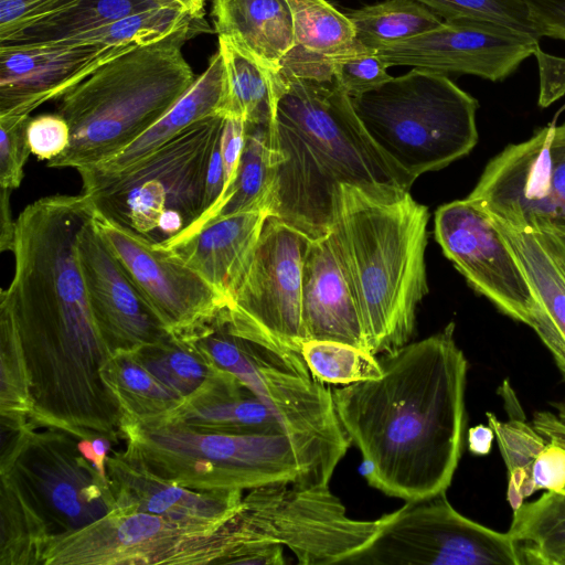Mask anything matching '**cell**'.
Returning a JSON list of instances; mask_svg holds the SVG:
<instances>
[{
    "label": "cell",
    "instance_id": "1",
    "mask_svg": "<svg viewBox=\"0 0 565 565\" xmlns=\"http://www.w3.org/2000/svg\"><path fill=\"white\" fill-rule=\"evenodd\" d=\"M379 379L332 390L370 486L405 501L447 491L462 456L468 361L455 323L379 359Z\"/></svg>",
    "mask_w": 565,
    "mask_h": 565
},
{
    "label": "cell",
    "instance_id": "2",
    "mask_svg": "<svg viewBox=\"0 0 565 565\" xmlns=\"http://www.w3.org/2000/svg\"><path fill=\"white\" fill-rule=\"evenodd\" d=\"M270 215L310 239L329 233L342 183L409 190L414 177L372 141L334 78L270 72Z\"/></svg>",
    "mask_w": 565,
    "mask_h": 565
},
{
    "label": "cell",
    "instance_id": "3",
    "mask_svg": "<svg viewBox=\"0 0 565 565\" xmlns=\"http://www.w3.org/2000/svg\"><path fill=\"white\" fill-rule=\"evenodd\" d=\"M428 209L398 186L342 183L335 190L328 234L374 355L413 337L416 307L428 292Z\"/></svg>",
    "mask_w": 565,
    "mask_h": 565
},
{
    "label": "cell",
    "instance_id": "4",
    "mask_svg": "<svg viewBox=\"0 0 565 565\" xmlns=\"http://www.w3.org/2000/svg\"><path fill=\"white\" fill-rule=\"evenodd\" d=\"M210 32L205 19L104 63L58 98L70 142L50 168H87L113 158L158 121L196 79L183 45Z\"/></svg>",
    "mask_w": 565,
    "mask_h": 565
},
{
    "label": "cell",
    "instance_id": "5",
    "mask_svg": "<svg viewBox=\"0 0 565 565\" xmlns=\"http://www.w3.org/2000/svg\"><path fill=\"white\" fill-rule=\"evenodd\" d=\"M126 450L153 475L195 490L329 484L345 450L300 434H228L125 418Z\"/></svg>",
    "mask_w": 565,
    "mask_h": 565
},
{
    "label": "cell",
    "instance_id": "6",
    "mask_svg": "<svg viewBox=\"0 0 565 565\" xmlns=\"http://www.w3.org/2000/svg\"><path fill=\"white\" fill-rule=\"evenodd\" d=\"M225 117L202 119L117 173L78 169L96 214L152 245H166L205 212L210 158Z\"/></svg>",
    "mask_w": 565,
    "mask_h": 565
},
{
    "label": "cell",
    "instance_id": "7",
    "mask_svg": "<svg viewBox=\"0 0 565 565\" xmlns=\"http://www.w3.org/2000/svg\"><path fill=\"white\" fill-rule=\"evenodd\" d=\"M350 99L376 147L415 179L468 154L478 142V100L447 75L413 67Z\"/></svg>",
    "mask_w": 565,
    "mask_h": 565
},
{
    "label": "cell",
    "instance_id": "8",
    "mask_svg": "<svg viewBox=\"0 0 565 565\" xmlns=\"http://www.w3.org/2000/svg\"><path fill=\"white\" fill-rule=\"evenodd\" d=\"M233 518L212 529L111 511L83 529L50 537L40 564H234L245 545Z\"/></svg>",
    "mask_w": 565,
    "mask_h": 565
},
{
    "label": "cell",
    "instance_id": "9",
    "mask_svg": "<svg viewBox=\"0 0 565 565\" xmlns=\"http://www.w3.org/2000/svg\"><path fill=\"white\" fill-rule=\"evenodd\" d=\"M234 520L246 546L281 545L301 565H350L382 524L348 516L329 484L300 483L250 490Z\"/></svg>",
    "mask_w": 565,
    "mask_h": 565
},
{
    "label": "cell",
    "instance_id": "10",
    "mask_svg": "<svg viewBox=\"0 0 565 565\" xmlns=\"http://www.w3.org/2000/svg\"><path fill=\"white\" fill-rule=\"evenodd\" d=\"M185 341L210 364L233 374L281 420L289 434L316 437L348 450L332 390L312 377L305 361L289 360L230 331L215 316Z\"/></svg>",
    "mask_w": 565,
    "mask_h": 565
},
{
    "label": "cell",
    "instance_id": "11",
    "mask_svg": "<svg viewBox=\"0 0 565 565\" xmlns=\"http://www.w3.org/2000/svg\"><path fill=\"white\" fill-rule=\"evenodd\" d=\"M77 440L55 428H28L11 431L1 451V473L32 505L50 537L83 529L116 507L109 479L81 454Z\"/></svg>",
    "mask_w": 565,
    "mask_h": 565
},
{
    "label": "cell",
    "instance_id": "12",
    "mask_svg": "<svg viewBox=\"0 0 565 565\" xmlns=\"http://www.w3.org/2000/svg\"><path fill=\"white\" fill-rule=\"evenodd\" d=\"M308 242L269 215L221 310L231 332L294 361H303L301 267Z\"/></svg>",
    "mask_w": 565,
    "mask_h": 565
},
{
    "label": "cell",
    "instance_id": "13",
    "mask_svg": "<svg viewBox=\"0 0 565 565\" xmlns=\"http://www.w3.org/2000/svg\"><path fill=\"white\" fill-rule=\"evenodd\" d=\"M350 565H524L510 534L459 513L446 491L384 514Z\"/></svg>",
    "mask_w": 565,
    "mask_h": 565
},
{
    "label": "cell",
    "instance_id": "14",
    "mask_svg": "<svg viewBox=\"0 0 565 565\" xmlns=\"http://www.w3.org/2000/svg\"><path fill=\"white\" fill-rule=\"evenodd\" d=\"M489 216L565 227V122L507 146L467 196Z\"/></svg>",
    "mask_w": 565,
    "mask_h": 565
},
{
    "label": "cell",
    "instance_id": "15",
    "mask_svg": "<svg viewBox=\"0 0 565 565\" xmlns=\"http://www.w3.org/2000/svg\"><path fill=\"white\" fill-rule=\"evenodd\" d=\"M435 238L469 286L502 315L531 326L535 302L526 277L489 216L467 198L441 205Z\"/></svg>",
    "mask_w": 565,
    "mask_h": 565
},
{
    "label": "cell",
    "instance_id": "16",
    "mask_svg": "<svg viewBox=\"0 0 565 565\" xmlns=\"http://www.w3.org/2000/svg\"><path fill=\"white\" fill-rule=\"evenodd\" d=\"M97 230L170 334L181 335L226 308L227 300L175 252L94 214Z\"/></svg>",
    "mask_w": 565,
    "mask_h": 565
},
{
    "label": "cell",
    "instance_id": "17",
    "mask_svg": "<svg viewBox=\"0 0 565 565\" xmlns=\"http://www.w3.org/2000/svg\"><path fill=\"white\" fill-rule=\"evenodd\" d=\"M540 39L489 21L458 19L376 51L387 67L412 66L444 75L502 82L539 46Z\"/></svg>",
    "mask_w": 565,
    "mask_h": 565
},
{
    "label": "cell",
    "instance_id": "18",
    "mask_svg": "<svg viewBox=\"0 0 565 565\" xmlns=\"http://www.w3.org/2000/svg\"><path fill=\"white\" fill-rule=\"evenodd\" d=\"M131 47L70 40L0 43V117L30 116Z\"/></svg>",
    "mask_w": 565,
    "mask_h": 565
},
{
    "label": "cell",
    "instance_id": "19",
    "mask_svg": "<svg viewBox=\"0 0 565 565\" xmlns=\"http://www.w3.org/2000/svg\"><path fill=\"white\" fill-rule=\"evenodd\" d=\"M77 256L96 326L113 355L135 353L170 334L105 243L94 215L78 235Z\"/></svg>",
    "mask_w": 565,
    "mask_h": 565
},
{
    "label": "cell",
    "instance_id": "20",
    "mask_svg": "<svg viewBox=\"0 0 565 565\" xmlns=\"http://www.w3.org/2000/svg\"><path fill=\"white\" fill-rule=\"evenodd\" d=\"M489 218L526 277L535 302L530 328L550 351L565 382V227L536 220Z\"/></svg>",
    "mask_w": 565,
    "mask_h": 565
},
{
    "label": "cell",
    "instance_id": "21",
    "mask_svg": "<svg viewBox=\"0 0 565 565\" xmlns=\"http://www.w3.org/2000/svg\"><path fill=\"white\" fill-rule=\"evenodd\" d=\"M117 512H145L191 525L218 529L239 511L243 490H195L150 472L126 449L106 461Z\"/></svg>",
    "mask_w": 565,
    "mask_h": 565
},
{
    "label": "cell",
    "instance_id": "22",
    "mask_svg": "<svg viewBox=\"0 0 565 565\" xmlns=\"http://www.w3.org/2000/svg\"><path fill=\"white\" fill-rule=\"evenodd\" d=\"M301 318L306 341H337L369 351L354 295L329 234L309 238L305 250Z\"/></svg>",
    "mask_w": 565,
    "mask_h": 565
},
{
    "label": "cell",
    "instance_id": "23",
    "mask_svg": "<svg viewBox=\"0 0 565 565\" xmlns=\"http://www.w3.org/2000/svg\"><path fill=\"white\" fill-rule=\"evenodd\" d=\"M269 215L267 209H257L225 216L162 246L175 252L222 294L228 305Z\"/></svg>",
    "mask_w": 565,
    "mask_h": 565
},
{
    "label": "cell",
    "instance_id": "24",
    "mask_svg": "<svg viewBox=\"0 0 565 565\" xmlns=\"http://www.w3.org/2000/svg\"><path fill=\"white\" fill-rule=\"evenodd\" d=\"M158 418L207 431L287 433L279 417L263 401L233 374L216 366L195 394Z\"/></svg>",
    "mask_w": 565,
    "mask_h": 565
},
{
    "label": "cell",
    "instance_id": "25",
    "mask_svg": "<svg viewBox=\"0 0 565 565\" xmlns=\"http://www.w3.org/2000/svg\"><path fill=\"white\" fill-rule=\"evenodd\" d=\"M214 31L269 72L278 73L295 46L287 0H212Z\"/></svg>",
    "mask_w": 565,
    "mask_h": 565
},
{
    "label": "cell",
    "instance_id": "26",
    "mask_svg": "<svg viewBox=\"0 0 565 565\" xmlns=\"http://www.w3.org/2000/svg\"><path fill=\"white\" fill-rule=\"evenodd\" d=\"M294 19L295 46L278 73L329 79L331 62L361 46L352 23L326 0H287Z\"/></svg>",
    "mask_w": 565,
    "mask_h": 565
},
{
    "label": "cell",
    "instance_id": "27",
    "mask_svg": "<svg viewBox=\"0 0 565 565\" xmlns=\"http://www.w3.org/2000/svg\"><path fill=\"white\" fill-rule=\"evenodd\" d=\"M223 93L224 64L221 52L217 50L210 58L205 71L158 121L119 153L87 169L106 174L127 169L193 124L218 115Z\"/></svg>",
    "mask_w": 565,
    "mask_h": 565
},
{
    "label": "cell",
    "instance_id": "28",
    "mask_svg": "<svg viewBox=\"0 0 565 565\" xmlns=\"http://www.w3.org/2000/svg\"><path fill=\"white\" fill-rule=\"evenodd\" d=\"M271 183L268 126L246 124L244 148L233 181L213 209L172 241L189 236L225 216L257 209L268 210Z\"/></svg>",
    "mask_w": 565,
    "mask_h": 565
},
{
    "label": "cell",
    "instance_id": "29",
    "mask_svg": "<svg viewBox=\"0 0 565 565\" xmlns=\"http://www.w3.org/2000/svg\"><path fill=\"white\" fill-rule=\"evenodd\" d=\"M508 533L524 565H565V494L546 490L513 509Z\"/></svg>",
    "mask_w": 565,
    "mask_h": 565
},
{
    "label": "cell",
    "instance_id": "30",
    "mask_svg": "<svg viewBox=\"0 0 565 565\" xmlns=\"http://www.w3.org/2000/svg\"><path fill=\"white\" fill-rule=\"evenodd\" d=\"M218 51L224 64L218 115L269 126L274 111L270 72L224 40H218Z\"/></svg>",
    "mask_w": 565,
    "mask_h": 565
},
{
    "label": "cell",
    "instance_id": "31",
    "mask_svg": "<svg viewBox=\"0 0 565 565\" xmlns=\"http://www.w3.org/2000/svg\"><path fill=\"white\" fill-rule=\"evenodd\" d=\"M355 41L377 51L438 28L443 19L414 0H385L345 13Z\"/></svg>",
    "mask_w": 565,
    "mask_h": 565
},
{
    "label": "cell",
    "instance_id": "32",
    "mask_svg": "<svg viewBox=\"0 0 565 565\" xmlns=\"http://www.w3.org/2000/svg\"><path fill=\"white\" fill-rule=\"evenodd\" d=\"M163 8L157 0H79L39 20L2 43H38L73 39L138 12Z\"/></svg>",
    "mask_w": 565,
    "mask_h": 565
},
{
    "label": "cell",
    "instance_id": "33",
    "mask_svg": "<svg viewBox=\"0 0 565 565\" xmlns=\"http://www.w3.org/2000/svg\"><path fill=\"white\" fill-rule=\"evenodd\" d=\"M104 377L121 407L124 419H154L184 401L154 377L132 353L113 355Z\"/></svg>",
    "mask_w": 565,
    "mask_h": 565
},
{
    "label": "cell",
    "instance_id": "34",
    "mask_svg": "<svg viewBox=\"0 0 565 565\" xmlns=\"http://www.w3.org/2000/svg\"><path fill=\"white\" fill-rule=\"evenodd\" d=\"M50 534L11 478L1 473L0 564H40Z\"/></svg>",
    "mask_w": 565,
    "mask_h": 565
},
{
    "label": "cell",
    "instance_id": "35",
    "mask_svg": "<svg viewBox=\"0 0 565 565\" xmlns=\"http://www.w3.org/2000/svg\"><path fill=\"white\" fill-rule=\"evenodd\" d=\"M132 354L154 377L183 399L195 394L215 369L188 342L173 334Z\"/></svg>",
    "mask_w": 565,
    "mask_h": 565
},
{
    "label": "cell",
    "instance_id": "36",
    "mask_svg": "<svg viewBox=\"0 0 565 565\" xmlns=\"http://www.w3.org/2000/svg\"><path fill=\"white\" fill-rule=\"evenodd\" d=\"M301 356L312 377L321 383L348 385L383 374L376 355L343 342L307 340L302 343Z\"/></svg>",
    "mask_w": 565,
    "mask_h": 565
},
{
    "label": "cell",
    "instance_id": "37",
    "mask_svg": "<svg viewBox=\"0 0 565 565\" xmlns=\"http://www.w3.org/2000/svg\"><path fill=\"white\" fill-rule=\"evenodd\" d=\"M2 428L19 431L30 428L32 398L30 379L21 343L14 330L0 321Z\"/></svg>",
    "mask_w": 565,
    "mask_h": 565
},
{
    "label": "cell",
    "instance_id": "38",
    "mask_svg": "<svg viewBox=\"0 0 565 565\" xmlns=\"http://www.w3.org/2000/svg\"><path fill=\"white\" fill-rule=\"evenodd\" d=\"M499 393L509 418L502 422L494 414L488 412L487 419L488 425L493 429L508 473L515 469H526L532 472V465L546 446L547 440L533 425L527 424L509 381L505 380L502 383Z\"/></svg>",
    "mask_w": 565,
    "mask_h": 565
},
{
    "label": "cell",
    "instance_id": "39",
    "mask_svg": "<svg viewBox=\"0 0 565 565\" xmlns=\"http://www.w3.org/2000/svg\"><path fill=\"white\" fill-rule=\"evenodd\" d=\"M196 20L201 19L169 8H153L88 31L70 41H83L103 46H137L162 39Z\"/></svg>",
    "mask_w": 565,
    "mask_h": 565
},
{
    "label": "cell",
    "instance_id": "40",
    "mask_svg": "<svg viewBox=\"0 0 565 565\" xmlns=\"http://www.w3.org/2000/svg\"><path fill=\"white\" fill-rule=\"evenodd\" d=\"M443 20H480L499 23L536 39L542 35L521 0H414Z\"/></svg>",
    "mask_w": 565,
    "mask_h": 565
},
{
    "label": "cell",
    "instance_id": "41",
    "mask_svg": "<svg viewBox=\"0 0 565 565\" xmlns=\"http://www.w3.org/2000/svg\"><path fill=\"white\" fill-rule=\"evenodd\" d=\"M386 70L376 52L365 47L337 57L330 64L331 76L349 96L372 90L392 79Z\"/></svg>",
    "mask_w": 565,
    "mask_h": 565
},
{
    "label": "cell",
    "instance_id": "42",
    "mask_svg": "<svg viewBox=\"0 0 565 565\" xmlns=\"http://www.w3.org/2000/svg\"><path fill=\"white\" fill-rule=\"evenodd\" d=\"M28 117H0V188L15 190L24 177L31 153L28 141Z\"/></svg>",
    "mask_w": 565,
    "mask_h": 565
},
{
    "label": "cell",
    "instance_id": "43",
    "mask_svg": "<svg viewBox=\"0 0 565 565\" xmlns=\"http://www.w3.org/2000/svg\"><path fill=\"white\" fill-rule=\"evenodd\" d=\"M79 0H0V43Z\"/></svg>",
    "mask_w": 565,
    "mask_h": 565
},
{
    "label": "cell",
    "instance_id": "44",
    "mask_svg": "<svg viewBox=\"0 0 565 565\" xmlns=\"http://www.w3.org/2000/svg\"><path fill=\"white\" fill-rule=\"evenodd\" d=\"M28 141L31 153L40 160L57 157L70 142V127L58 114L31 117L28 125Z\"/></svg>",
    "mask_w": 565,
    "mask_h": 565
},
{
    "label": "cell",
    "instance_id": "45",
    "mask_svg": "<svg viewBox=\"0 0 565 565\" xmlns=\"http://www.w3.org/2000/svg\"><path fill=\"white\" fill-rule=\"evenodd\" d=\"M535 490L561 492L565 487V449L562 445L547 441L532 465Z\"/></svg>",
    "mask_w": 565,
    "mask_h": 565
},
{
    "label": "cell",
    "instance_id": "46",
    "mask_svg": "<svg viewBox=\"0 0 565 565\" xmlns=\"http://www.w3.org/2000/svg\"><path fill=\"white\" fill-rule=\"evenodd\" d=\"M533 55L537 60L540 73L537 104L546 108L565 94V58L545 53L540 45Z\"/></svg>",
    "mask_w": 565,
    "mask_h": 565
},
{
    "label": "cell",
    "instance_id": "47",
    "mask_svg": "<svg viewBox=\"0 0 565 565\" xmlns=\"http://www.w3.org/2000/svg\"><path fill=\"white\" fill-rule=\"evenodd\" d=\"M542 36L565 41V0H521Z\"/></svg>",
    "mask_w": 565,
    "mask_h": 565
},
{
    "label": "cell",
    "instance_id": "48",
    "mask_svg": "<svg viewBox=\"0 0 565 565\" xmlns=\"http://www.w3.org/2000/svg\"><path fill=\"white\" fill-rule=\"evenodd\" d=\"M246 122L238 118L225 117L221 148L224 164V190L228 188L236 173L245 142ZM222 193V195H223ZM221 195V196H222ZM221 199V198H220ZM220 201V200H218Z\"/></svg>",
    "mask_w": 565,
    "mask_h": 565
},
{
    "label": "cell",
    "instance_id": "49",
    "mask_svg": "<svg viewBox=\"0 0 565 565\" xmlns=\"http://www.w3.org/2000/svg\"><path fill=\"white\" fill-rule=\"evenodd\" d=\"M223 132V130H222ZM221 139L222 134L220 135L218 139L215 142V146L213 148L210 162H209V169H207V175H206V188H205V213H207L211 209H213L216 203L218 202L223 190H224V164H223V158H222V148H221ZM203 214V215H204Z\"/></svg>",
    "mask_w": 565,
    "mask_h": 565
},
{
    "label": "cell",
    "instance_id": "50",
    "mask_svg": "<svg viewBox=\"0 0 565 565\" xmlns=\"http://www.w3.org/2000/svg\"><path fill=\"white\" fill-rule=\"evenodd\" d=\"M113 441L105 436L78 438L77 448L81 454L95 467L103 478L108 479L106 461L111 452Z\"/></svg>",
    "mask_w": 565,
    "mask_h": 565
},
{
    "label": "cell",
    "instance_id": "51",
    "mask_svg": "<svg viewBox=\"0 0 565 565\" xmlns=\"http://www.w3.org/2000/svg\"><path fill=\"white\" fill-rule=\"evenodd\" d=\"M532 425L547 441L565 443V424L556 413L550 411L536 412Z\"/></svg>",
    "mask_w": 565,
    "mask_h": 565
},
{
    "label": "cell",
    "instance_id": "52",
    "mask_svg": "<svg viewBox=\"0 0 565 565\" xmlns=\"http://www.w3.org/2000/svg\"><path fill=\"white\" fill-rule=\"evenodd\" d=\"M0 249L1 252H12L15 221L12 218L10 206L11 190L0 188Z\"/></svg>",
    "mask_w": 565,
    "mask_h": 565
},
{
    "label": "cell",
    "instance_id": "53",
    "mask_svg": "<svg viewBox=\"0 0 565 565\" xmlns=\"http://www.w3.org/2000/svg\"><path fill=\"white\" fill-rule=\"evenodd\" d=\"M494 438L493 429L489 425L473 426L467 431L468 449L472 455L486 456L490 452Z\"/></svg>",
    "mask_w": 565,
    "mask_h": 565
},
{
    "label": "cell",
    "instance_id": "54",
    "mask_svg": "<svg viewBox=\"0 0 565 565\" xmlns=\"http://www.w3.org/2000/svg\"><path fill=\"white\" fill-rule=\"evenodd\" d=\"M163 8L177 10L195 19H204L206 0H157Z\"/></svg>",
    "mask_w": 565,
    "mask_h": 565
},
{
    "label": "cell",
    "instance_id": "55",
    "mask_svg": "<svg viewBox=\"0 0 565 565\" xmlns=\"http://www.w3.org/2000/svg\"><path fill=\"white\" fill-rule=\"evenodd\" d=\"M554 407L556 408V415L565 424V398L557 402Z\"/></svg>",
    "mask_w": 565,
    "mask_h": 565
},
{
    "label": "cell",
    "instance_id": "56",
    "mask_svg": "<svg viewBox=\"0 0 565 565\" xmlns=\"http://www.w3.org/2000/svg\"><path fill=\"white\" fill-rule=\"evenodd\" d=\"M554 443H555V441H554ZM557 444L562 445V446H563V448L565 449V443H557ZM561 492L565 494V487L562 489V491H561Z\"/></svg>",
    "mask_w": 565,
    "mask_h": 565
}]
</instances>
